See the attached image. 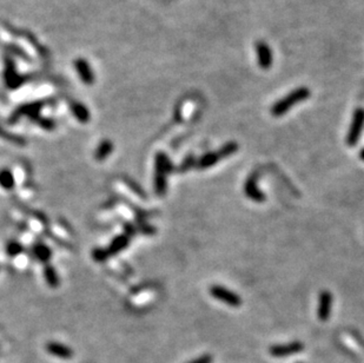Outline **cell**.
<instances>
[{"mask_svg": "<svg viewBox=\"0 0 364 363\" xmlns=\"http://www.w3.org/2000/svg\"><path fill=\"white\" fill-rule=\"evenodd\" d=\"M155 163H156V165H155L156 169L162 170V171L167 173V175H170L171 171H172V169H173L172 163H171L170 158L167 157L164 152H158V154L156 155Z\"/></svg>", "mask_w": 364, "mask_h": 363, "instance_id": "4fadbf2b", "label": "cell"}, {"mask_svg": "<svg viewBox=\"0 0 364 363\" xmlns=\"http://www.w3.org/2000/svg\"><path fill=\"white\" fill-rule=\"evenodd\" d=\"M0 138H3V139H5V140H9V141H11V143H13L16 145H19V147H23V145H25V143H26L24 138L13 135V133L7 132L2 128H0Z\"/></svg>", "mask_w": 364, "mask_h": 363, "instance_id": "d6986e66", "label": "cell"}, {"mask_svg": "<svg viewBox=\"0 0 364 363\" xmlns=\"http://www.w3.org/2000/svg\"><path fill=\"white\" fill-rule=\"evenodd\" d=\"M238 149H239V147L236 141H229V143L224 144L223 147H222L217 152L220 154L221 158L223 159V158H228V157H230V156L235 155L236 152L238 151Z\"/></svg>", "mask_w": 364, "mask_h": 363, "instance_id": "ac0fdd59", "label": "cell"}, {"mask_svg": "<svg viewBox=\"0 0 364 363\" xmlns=\"http://www.w3.org/2000/svg\"><path fill=\"white\" fill-rule=\"evenodd\" d=\"M364 129V108H356L352 116V121L347 135V144L349 147H355L359 141V138Z\"/></svg>", "mask_w": 364, "mask_h": 363, "instance_id": "3957f363", "label": "cell"}, {"mask_svg": "<svg viewBox=\"0 0 364 363\" xmlns=\"http://www.w3.org/2000/svg\"><path fill=\"white\" fill-rule=\"evenodd\" d=\"M210 294L213 299H216L218 301H221V302L228 304L229 307L239 308L243 303L241 296H239L238 294L231 292V290L227 289L223 285H218V284L211 285Z\"/></svg>", "mask_w": 364, "mask_h": 363, "instance_id": "7a4b0ae2", "label": "cell"}, {"mask_svg": "<svg viewBox=\"0 0 364 363\" xmlns=\"http://www.w3.org/2000/svg\"><path fill=\"white\" fill-rule=\"evenodd\" d=\"M44 276H45V281L51 288H58V285H59V277H58L57 271L52 266L46 264L45 268H44Z\"/></svg>", "mask_w": 364, "mask_h": 363, "instance_id": "5bb4252c", "label": "cell"}, {"mask_svg": "<svg viewBox=\"0 0 364 363\" xmlns=\"http://www.w3.org/2000/svg\"><path fill=\"white\" fill-rule=\"evenodd\" d=\"M221 156L217 151L214 152H207V154L203 155L201 158L197 161V164H196V168L199 170H205L209 169L211 166L216 165L218 162L221 161Z\"/></svg>", "mask_w": 364, "mask_h": 363, "instance_id": "30bf717a", "label": "cell"}, {"mask_svg": "<svg viewBox=\"0 0 364 363\" xmlns=\"http://www.w3.org/2000/svg\"><path fill=\"white\" fill-rule=\"evenodd\" d=\"M35 121H38L39 125H41L43 129H46V130H52V129L54 128L53 122H52V121H50V119H41V118H38V119H35Z\"/></svg>", "mask_w": 364, "mask_h": 363, "instance_id": "d4e9b609", "label": "cell"}, {"mask_svg": "<svg viewBox=\"0 0 364 363\" xmlns=\"http://www.w3.org/2000/svg\"><path fill=\"white\" fill-rule=\"evenodd\" d=\"M359 158H361V159H362V161L364 162V148L362 149V150H361V151H359Z\"/></svg>", "mask_w": 364, "mask_h": 363, "instance_id": "4316f807", "label": "cell"}, {"mask_svg": "<svg viewBox=\"0 0 364 363\" xmlns=\"http://www.w3.org/2000/svg\"><path fill=\"white\" fill-rule=\"evenodd\" d=\"M71 108H72V112H74V115L76 116V118H77L79 122H82V123L89 122L90 112L87 111V108L84 106V105L75 103L74 105H72Z\"/></svg>", "mask_w": 364, "mask_h": 363, "instance_id": "e0dca14e", "label": "cell"}, {"mask_svg": "<svg viewBox=\"0 0 364 363\" xmlns=\"http://www.w3.org/2000/svg\"><path fill=\"white\" fill-rule=\"evenodd\" d=\"M166 177L167 173L159 169H155V191L158 196H164L166 194Z\"/></svg>", "mask_w": 364, "mask_h": 363, "instance_id": "8fae6325", "label": "cell"}, {"mask_svg": "<svg viewBox=\"0 0 364 363\" xmlns=\"http://www.w3.org/2000/svg\"><path fill=\"white\" fill-rule=\"evenodd\" d=\"M304 350V343L301 341H294V342L285 343V344H275L269 348V354L272 357H287L293 355L300 354L301 351Z\"/></svg>", "mask_w": 364, "mask_h": 363, "instance_id": "277c9868", "label": "cell"}, {"mask_svg": "<svg viewBox=\"0 0 364 363\" xmlns=\"http://www.w3.org/2000/svg\"><path fill=\"white\" fill-rule=\"evenodd\" d=\"M77 67H78V72L81 74L83 81L90 84L92 83V75H91V71L89 66H87L85 61H77Z\"/></svg>", "mask_w": 364, "mask_h": 363, "instance_id": "ffe728a7", "label": "cell"}, {"mask_svg": "<svg viewBox=\"0 0 364 363\" xmlns=\"http://www.w3.org/2000/svg\"><path fill=\"white\" fill-rule=\"evenodd\" d=\"M333 294L327 290H323L318 296V308L317 316L322 322H325L330 318L331 309H333Z\"/></svg>", "mask_w": 364, "mask_h": 363, "instance_id": "52a82bcc", "label": "cell"}, {"mask_svg": "<svg viewBox=\"0 0 364 363\" xmlns=\"http://www.w3.org/2000/svg\"><path fill=\"white\" fill-rule=\"evenodd\" d=\"M258 173L252 172L247 177L245 183H244V194L247 198L256 203H263L265 201V195L257 187Z\"/></svg>", "mask_w": 364, "mask_h": 363, "instance_id": "5b68a950", "label": "cell"}, {"mask_svg": "<svg viewBox=\"0 0 364 363\" xmlns=\"http://www.w3.org/2000/svg\"><path fill=\"white\" fill-rule=\"evenodd\" d=\"M14 177L9 169L0 170V187L5 190H12L14 188Z\"/></svg>", "mask_w": 364, "mask_h": 363, "instance_id": "9a60e30c", "label": "cell"}, {"mask_svg": "<svg viewBox=\"0 0 364 363\" xmlns=\"http://www.w3.org/2000/svg\"><path fill=\"white\" fill-rule=\"evenodd\" d=\"M298 363H303V362H298Z\"/></svg>", "mask_w": 364, "mask_h": 363, "instance_id": "83f0119b", "label": "cell"}, {"mask_svg": "<svg viewBox=\"0 0 364 363\" xmlns=\"http://www.w3.org/2000/svg\"><path fill=\"white\" fill-rule=\"evenodd\" d=\"M125 231H126L125 235L129 236V237L136 234V229H134L133 226H131V224H125Z\"/></svg>", "mask_w": 364, "mask_h": 363, "instance_id": "484cf974", "label": "cell"}, {"mask_svg": "<svg viewBox=\"0 0 364 363\" xmlns=\"http://www.w3.org/2000/svg\"><path fill=\"white\" fill-rule=\"evenodd\" d=\"M196 164H197V161H196V158L194 157V156L190 155V156H188V157L185 158L183 162H181L179 168H178V171H179L180 173L187 172L188 170H190L191 168L196 166Z\"/></svg>", "mask_w": 364, "mask_h": 363, "instance_id": "44dd1931", "label": "cell"}, {"mask_svg": "<svg viewBox=\"0 0 364 363\" xmlns=\"http://www.w3.org/2000/svg\"><path fill=\"white\" fill-rule=\"evenodd\" d=\"M188 363H212V356L210 354H204L202 356L194 358V360Z\"/></svg>", "mask_w": 364, "mask_h": 363, "instance_id": "cb8c5ba5", "label": "cell"}, {"mask_svg": "<svg viewBox=\"0 0 364 363\" xmlns=\"http://www.w3.org/2000/svg\"><path fill=\"white\" fill-rule=\"evenodd\" d=\"M130 243V237L126 235H119L116 237L114 241L111 242V244L107 246V251L110 256H116L117 253L122 252L124 249L129 245Z\"/></svg>", "mask_w": 364, "mask_h": 363, "instance_id": "9c48e42d", "label": "cell"}, {"mask_svg": "<svg viewBox=\"0 0 364 363\" xmlns=\"http://www.w3.org/2000/svg\"><path fill=\"white\" fill-rule=\"evenodd\" d=\"M311 96V91L305 86H301V88L295 89L287 93L285 97L281 98V99L276 101V103L271 106V115L274 117H282L285 115L287 111L291 110L295 105L302 103V101L307 100L309 97Z\"/></svg>", "mask_w": 364, "mask_h": 363, "instance_id": "6da1fadb", "label": "cell"}, {"mask_svg": "<svg viewBox=\"0 0 364 363\" xmlns=\"http://www.w3.org/2000/svg\"><path fill=\"white\" fill-rule=\"evenodd\" d=\"M112 151H114V144L110 140H103L94 152V158H96V161L101 162L106 159Z\"/></svg>", "mask_w": 364, "mask_h": 363, "instance_id": "7c38bea8", "label": "cell"}, {"mask_svg": "<svg viewBox=\"0 0 364 363\" xmlns=\"http://www.w3.org/2000/svg\"><path fill=\"white\" fill-rule=\"evenodd\" d=\"M92 257L96 262H105L110 255H108L107 249H101V248H97L94 249L92 251Z\"/></svg>", "mask_w": 364, "mask_h": 363, "instance_id": "7402d4cb", "label": "cell"}, {"mask_svg": "<svg viewBox=\"0 0 364 363\" xmlns=\"http://www.w3.org/2000/svg\"><path fill=\"white\" fill-rule=\"evenodd\" d=\"M46 350L49 351V354L52 355V356L64 358V360H68V358L74 356V350H72L70 347L64 346V344H60L58 342L47 343Z\"/></svg>", "mask_w": 364, "mask_h": 363, "instance_id": "ba28073f", "label": "cell"}, {"mask_svg": "<svg viewBox=\"0 0 364 363\" xmlns=\"http://www.w3.org/2000/svg\"><path fill=\"white\" fill-rule=\"evenodd\" d=\"M21 251H23V246L17 242H10L6 246V252L9 253L10 256H17L19 255Z\"/></svg>", "mask_w": 364, "mask_h": 363, "instance_id": "603a6c76", "label": "cell"}, {"mask_svg": "<svg viewBox=\"0 0 364 363\" xmlns=\"http://www.w3.org/2000/svg\"><path fill=\"white\" fill-rule=\"evenodd\" d=\"M33 253L35 255V257L41 261V262H44V263H47L51 259V255H52V252H51L50 248L45 244H37L34 245L33 248Z\"/></svg>", "mask_w": 364, "mask_h": 363, "instance_id": "2e32d148", "label": "cell"}, {"mask_svg": "<svg viewBox=\"0 0 364 363\" xmlns=\"http://www.w3.org/2000/svg\"><path fill=\"white\" fill-rule=\"evenodd\" d=\"M256 53L260 67L263 70H269L274 64V54L270 46L264 41H258L256 43Z\"/></svg>", "mask_w": 364, "mask_h": 363, "instance_id": "8992f818", "label": "cell"}]
</instances>
